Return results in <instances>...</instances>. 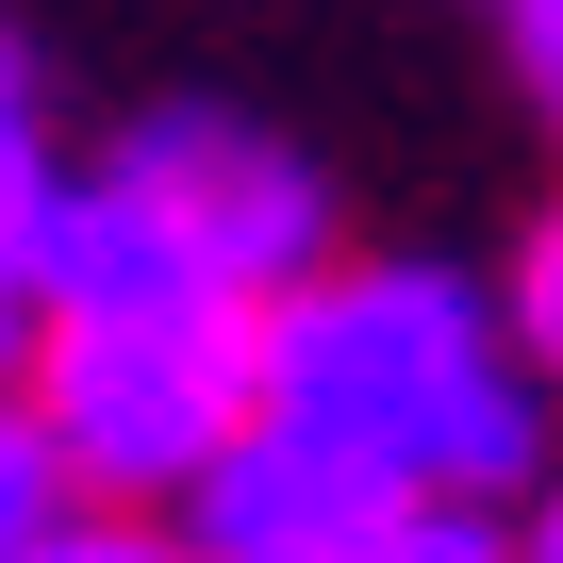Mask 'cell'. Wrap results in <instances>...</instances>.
I'll use <instances>...</instances> for the list:
<instances>
[{"label": "cell", "mask_w": 563, "mask_h": 563, "mask_svg": "<svg viewBox=\"0 0 563 563\" xmlns=\"http://www.w3.org/2000/svg\"><path fill=\"white\" fill-rule=\"evenodd\" d=\"M514 563H563V481H530V514H514Z\"/></svg>", "instance_id": "obj_11"}, {"label": "cell", "mask_w": 563, "mask_h": 563, "mask_svg": "<svg viewBox=\"0 0 563 563\" xmlns=\"http://www.w3.org/2000/svg\"><path fill=\"white\" fill-rule=\"evenodd\" d=\"M51 84H34V51L0 34V365L34 349V232H51Z\"/></svg>", "instance_id": "obj_5"}, {"label": "cell", "mask_w": 563, "mask_h": 563, "mask_svg": "<svg viewBox=\"0 0 563 563\" xmlns=\"http://www.w3.org/2000/svg\"><path fill=\"white\" fill-rule=\"evenodd\" d=\"M34 563H199V547H183V530H117V514H67Z\"/></svg>", "instance_id": "obj_10"}, {"label": "cell", "mask_w": 563, "mask_h": 563, "mask_svg": "<svg viewBox=\"0 0 563 563\" xmlns=\"http://www.w3.org/2000/svg\"><path fill=\"white\" fill-rule=\"evenodd\" d=\"M100 183L216 282V299H282V282L332 265V183L282 150L265 117H216V100H166L100 150Z\"/></svg>", "instance_id": "obj_3"}, {"label": "cell", "mask_w": 563, "mask_h": 563, "mask_svg": "<svg viewBox=\"0 0 563 563\" xmlns=\"http://www.w3.org/2000/svg\"><path fill=\"white\" fill-rule=\"evenodd\" d=\"M18 398L67 448V497L166 514L265 415V316L249 299H67V316H34Z\"/></svg>", "instance_id": "obj_2"}, {"label": "cell", "mask_w": 563, "mask_h": 563, "mask_svg": "<svg viewBox=\"0 0 563 563\" xmlns=\"http://www.w3.org/2000/svg\"><path fill=\"white\" fill-rule=\"evenodd\" d=\"M497 34H514V84H530V117L563 133V0H497Z\"/></svg>", "instance_id": "obj_9"}, {"label": "cell", "mask_w": 563, "mask_h": 563, "mask_svg": "<svg viewBox=\"0 0 563 563\" xmlns=\"http://www.w3.org/2000/svg\"><path fill=\"white\" fill-rule=\"evenodd\" d=\"M183 547L199 563H316V547H349L365 514H398V481H365L349 448H316V431H282V415H249L183 497Z\"/></svg>", "instance_id": "obj_4"}, {"label": "cell", "mask_w": 563, "mask_h": 563, "mask_svg": "<svg viewBox=\"0 0 563 563\" xmlns=\"http://www.w3.org/2000/svg\"><path fill=\"white\" fill-rule=\"evenodd\" d=\"M497 332H514V365H530V398H563V199L514 232V265H497Z\"/></svg>", "instance_id": "obj_8"}, {"label": "cell", "mask_w": 563, "mask_h": 563, "mask_svg": "<svg viewBox=\"0 0 563 563\" xmlns=\"http://www.w3.org/2000/svg\"><path fill=\"white\" fill-rule=\"evenodd\" d=\"M265 415L398 497H530L547 398L464 265H316L265 299Z\"/></svg>", "instance_id": "obj_1"}, {"label": "cell", "mask_w": 563, "mask_h": 563, "mask_svg": "<svg viewBox=\"0 0 563 563\" xmlns=\"http://www.w3.org/2000/svg\"><path fill=\"white\" fill-rule=\"evenodd\" d=\"M84 497H67V448L34 431V398H18V365H0V563H34L51 530H67Z\"/></svg>", "instance_id": "obj_7"}, {"label": "cell", "mask_w": 563, "mask_h": 563, "mask_svg": "<svg viewBox=\"0 0 563 563\" xmlns=\"http://www.w3.org/2000/svg\"><path fill=\"white\" fill-rule=\"evenodd\" d=\"M316 563H514V530H497V497H398V514H365Z\"/></svg>", "instance_id": "obj_6"}]
</instances>
